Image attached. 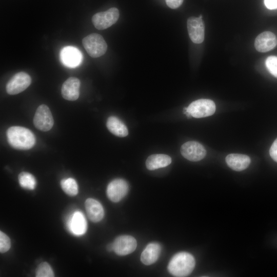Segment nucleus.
I'll use <instances>...</instances> for the list:
<instances>
[{"mask_svg":"<svg viewBox=\"0 0 277 277\" xmlns=\"http://www.w3.org/2000/svg\"><path fill=\"white\" fill-rule=\"evenodd\" d=\"M113 251L118 255H126L133 252L137 246L134 238L122 235L117 237L113 243Z\"/></svg>","mask_w":277,"mask_h":277,"instance_id":"nucleus-11","label":"nucleus"},{"mask_svg":"<svg viewBox=\"0 0 277 277\" xmlns=\"http://www.w3.org/2000/svg\"><path fill=\"white\" fill-rule=\"evenodd\" d=\"M119 11L112 7L106 11L95 13L92 18L94 26L98 30L106 29L114 24L119 17Z\"/></svg>","mask_w":277,"mask_h":277,"instance_id":"nucleus-5","label":"nucleus"},{"mask_svg":"<svg viewBox=\"0 0 277 277\" xmlns=\"http://www.w3.org/2000/svg\"><path fill=\"white\" fill-rule=\"evenodd\" d=\"M167 5L170 8H179L183 3L184 0H165Z\"/></svg>","mask_w":277,"mask_h":277,"instance_id":"nucleus-27","label":"nucleus"},{"mask_svg":"<svg viewBox=\"0 0 277 277\" xmlns=\"http://www.w3.org/2000/svg\"><path fill=\"white\" fill-rule=\"evenodd\" d=\"M35 276L36 277H53L54 273L50 265L44 262L37 266L35 271Z\"/></svg>","mask_w":277,"mask_h":277,"instance_id":"nucleus-23","label":"nucleus"},{"mask_svg":"<svg viewBox=\"0 0 277 277\" xmlns=\"http://www.w3.org/2000/svg\"><path fill=\"white\" fill-rule=\"evenodd\" d=\"M228 166L232 170L240 171L246 169L249 165L251 160L246 155L232 153L226 157Z\"/></svg>","mask_w":277,"mask_h":277,"instance_id":"nucleus-17","label":"nucleus"},{"mask_svg":"<svg viewBox=\"0 0 277 277\" xmlns=\"http://www.w3.org/2000/svg\"><path fill=\"white\" fill-rule=\"evenodd\" d=\"M82 43L88 54L93 58L102 56L107 49V45L105 39L97 33L88 35L83 39Z\"/></svg>","mask_w":277,"mask_h":277,"instance_id":"nucleus-3","label":"nucleus"},{"mask_svg":"<svg viewBox=\"0 0 277 277\" xmlns=\"http://www.w3.org/2000/svg\"><path fill=\"white\" fill-rule=\"evenodd\" d=\"M8 142L13 148L19 150H28L35 144L34 134L29 129L21 126L9 127L6 132Z\"/></svg>","mask_w":277,"mask_h":277,"instance_id":"nucleus-1","label":"nucleus"},{"mask_svg":"<svg viewBox=\"0 0 277 277\" xmlns=\"http://www.w3.org/2000/svg\"><path fill=\"white\" fill-rule=\"evenodd\" d=\"M187 24L189 36L191 41L195 44L202 43L205 36V27L202 15H201L199 17H189Z\"/></svg>","mask_w":277,"mask_h":277,"instance_id":"nucleus-10","label":"nucleus"},{"mask_svg":"<svg viewBox=\"0 0 277 277\" xmlns=\"http://www.w3.org/2000/svg\"><path fill=\"white\" fill-rule=\"evenodd\" d=\"M31 83L30 76L25 72L15 74L6 84L7 93L10 95L18 94L26 89Z\"/></svg>","mask_w":277,"mask_h":277,"instance_id":"nucleus-6","label":"nucleus"},{"mask_svg":"<svg viewBox=\"0 0 277 277\" xmlns=\"http://www.w3.org/2000/svg\"><path fill=\"white\" fill-rule=\"evenodd\" d=\"M61 186L63 191L70 196H75L78 193V185L76 181L71 177L63 179Z\"/></svg>","mask_w":277,"mask_h":277,"instance_id":"nucleus-22","label":"nucleus"},{"mask_svg":"<svg viewBox=\"0 0 277 277\" xmlns=\"http://www.w3.org/2000/svg\"><path fill=\"white\" fill-rule=\"evenodd\" d=\"M264 3L269 9H277V0H264Z\"/></svg>","mask_w":277,"mask_h":277,"instance_id":"nucleus-28","label":"nucleus"},{"mask_svg":"<svg viewBox=\"0 0 277 277\" xmlns=\"http://www.w3.org/2000/svg\"><path fill=\"white\" fill-rule=\"evenodd\" d=\"M11 247V241L9 236L2 232L0 231V252L5 253L8 251Z\"/></svg>","mask_w":277,"mask_h":277,"instance_id":"nucleus-25","label":"nucleus"},{"mask_svg":"<svg viewBox=\"0 0 277 277\" xmlns=\"http://www.w3.org/2000/svg\"><path fill=\"white\" fill-rule=\"evenodd\" d=\"M88 217L93 222H98L104 216V210L102 204L97 200L88 198L85 202Z\"/></svg>","mask_w":277,"mask_h":277,"instance_id":"nucleus-16","label":"nucleus"},{"mask_svg":"<svg viewBox=\"0 0 277 277\" xmlns=\"http://www.w3.org/2000/svg\"><path fill=\"white\" fill-rule=\"evenodd\" d=\"M265 64L269 72L277 78V56H268L266 60Z\"/></svg>","mask_w":277,"mask_h":277,"instance_id":"nucleus-24","label":"nucleus"},{"mask_svg":"<svg viewBox=\"0 0 277 277\" xmlns=\"http://www.w3.org/2000/svg\"><path fill=\"white\" fill-rule=\"evenodd\" d=\"M35 127L43 131L50 130L54 124V120L49 107L44 104L37 108L33 118Z\"/></svg>","mask_w":277,"mask_h":277,"instance_id":"nucleus-7","label":"nucleus"},{"mask_svg":"<svg viewBox=\"0 0 277 277\" xmlns=\"http://www.w3.org/2000/svg\"><path fill=\"white\" fill-rule=\"evenodd\" d=\"M182 155L186 159L192 162L202 160L206 154L204 146L195 141H189L182 145L181 148Z\"/></svg>","mask_w":277,"mask_h":277,"instance_id":"nucleus-9","label":"nucleus"},{"mask_svg":"<svg viewBox=\"0 0 277 277\" xmlns=\"http://www.w3.org/2000/svg\"><path fill=\"white\" fill-rule=\"evenodd\" d=\"M67 226L68 230L75 235L84 234L87 230V224L83 213L80 211L73 212L68 219Z\"/></svg>","mask_w":277,"mask_h":277,"instance_id":"nucleus-12","label":"nucleus"},{"mask_svg":"<svg viewBox=\"0 0 277 277\" xmlns=\"http://www.w3.org/2000/svg\"><path fill=\"white\" fill-rule=\"evenodd\" d=\"M129 185L122 179H115L111 181L107 187V195L108 199L113 202H118L122 200L127 194Z\"/></svg>","mask_w":277,"mask_h":277,"instance_id":"nucleus-8","label":"nucleus"},{"mask_svg":"<svg viewBox=\"0 0 277 277\" xmlns=\"http://www.w3.org/2000/svg\"><path fill=\"white\" fill-rule=\"evenodd\" d=\"M81 82L75 77H70L63 83L61 93L62 96L66 100L73 101L76 100L80 95Z\"/></svg>","mask_w":277,"mask_h":277,"instance_id":"nucleus-14","label":"nucleus"},{"mask_svg":"<svg viewBox=\"0 0 277 277\" xmlns=\"http://www.w3.org/2000/svg\"><path fill=\"white\" fill-rule=\"evenodd\" d=\"M269 153L271 158L277 162V138L272 144L270 148Z\"/></svg>","mask_w":277,"mask_h":277,"instance_id":"nucleus-26","label":"nucleus"},{"mask_svg":"<svg viewBox=\"0 0 277 277\" xmlns=\"http://www.w3.org/2000/svg\"><path fill=\"white\" fill-rule=\"evenodd\" d=\"M277 45V38L274 33L265 31L256 37L254 47L260 52H266L273 49Z\"/></svg>","mask_w":277,"mask_h":277,"instance_id":"nucleus-13","label":"nucleus"},{"mask_svg":"<svg viewBox=\"0 0 277 277\" xmlns=\"http://www.w3.org/2000/svg\"><path fill=\"white\" fill-rule=\"evenodd\" d=\"M195 264V260L192 255L186 252H180L171 259L168 270L173 276H187L192 272Z\"/></svg>","mask_w":277,"mask_h":277,"instance_id":"nucleus-2","label":"nucleus"},{"mask_svg":"<svg viewBox=\"0 0 277 277\" xmlns=\"http://www.w3.org/2000/svg\"><path fill=\"white\" fill-rule=\"evenodd\" d=\"M161 247L157 243H149L145 247L141 255V262L146 265L155 263L159 258Z\"/></svg>","mask_w":277,"mask_h":277,"instance_id":"nucleus-18","label":"nucleus"},{"mask_svg":"<svg viewBox=\"0 0 277 277\" xmlns=\"http://www.w3.org/2000/svg\"><path fill=\"white\" fill-rule=\"evenodd\" d=\"M215 108V105L213 101L209 99H200L192 102L187 107V111L193 117L202 118L213 114Z\"/></svg>","mask_w":277,"mask_h":277,"instance_id":"nucleus-4","label":"nucleus"},{"mask_svg":"<svg viewBox=\"0 0 277 277\" xmlns=\"http://www.w3.org/2000/svg\"><path fill=\"white\" fill-rule=\"evenodd\" d=\"M107 249L109 251H113V243L109 244L107 246Z\"/></svg>","mask_w":277,"mask_h":277,"instance_id":"nucleus-29","label":"nucleus"},{"mask_svg":"<svg viewBox=\"0 0 277 277\" xmlns=\"http://www.w3.org/2000/svg\"><path fill=\"white\" fill-rule=\"evenodd\" d=\"M82 54L76 48L68 46L61 50V60L65 66L69 67H75L78 66L82 60Z\"/></svg>","mask_w":277,"mask_h":277,"instance_id":"nucleus-15","label":"nucleus"},{"mask_svg":"<svg viewBox=\"0 0 277 277\" xmlns=\"http://www.w3.org/2000/svg\"><path fill=\"white\" fill-rule=\"evenodd\" d=\"M106 126L109 131L116 136L125 137L128 134L126 126L118 118L114 116H111L108 118Z\"/></svg>","mask_w":277,"mask_h":277,"instance_id":"nucleus-20","label":"nucleus"},{"mask_svg":"<svg viewBox=\"0 0 277 277\" xmlns=\"http://www.w3.org/2000/svg\"><path fill=\"white\" fill-rule=\"evenodd\" d=\"M171 163V158L168 155L155 154L150 155L146 161L147 168L153 170L167 166Z\"/></svg>","mask_w":277,"mask_h":277,"instance_id":"nucleus-19","label":"nucleus"},{"mask_svg":"<svg viewBox=\"0 0 277 277\" xmlns=\"http://www.w3.org/2000/svg\"><path fill=\"white\" fill-rule=\"evenodd\" d=\"M18 179L22 188L28 190H33L35 188L36 179L32 174L27 172H22L19 174Z\"/></svg>","mask_w":277,"mask_h":277,"instance_id":"nucleus-21","label":"nucleus"}]
</instances>
